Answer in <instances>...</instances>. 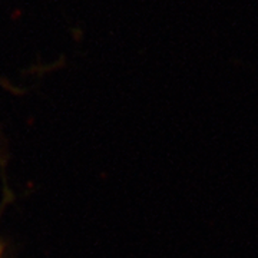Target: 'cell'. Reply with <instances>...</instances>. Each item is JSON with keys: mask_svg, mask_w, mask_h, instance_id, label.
I'll list each match as a JSON object with an SVG mask.
<instances>
[{"mask_svg": "<svg viewBox=\"0 0 258 258\" xmlns=\"http://www.w3.org/2000/svg\"><path fill=\"white\" fill-rule=\"evenodd\" d=\"M3 254H5V245H3V242L0 241V258H3Z\"/></svg>", "mask_w": 258, "mask_h": 258, "instance_id": "cell-1", "label": "cell"}]
</instances>
